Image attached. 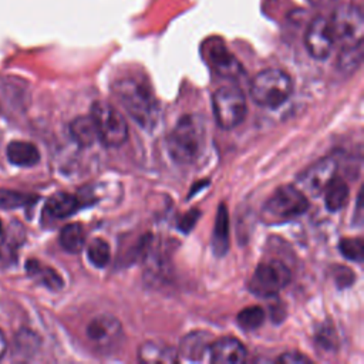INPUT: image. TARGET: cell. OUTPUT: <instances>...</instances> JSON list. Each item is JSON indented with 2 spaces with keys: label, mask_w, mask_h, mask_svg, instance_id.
Instances as JSON below:
<instances>
[{
  "label": "cell",
  "mask_w": 364,
  "mask_h": 364,
  "mask_svg": "<svg viewBox=\"0 0 364 364\" xmlns=\"http://www.w3.org/2000/svg\"><path fill=\"white\" fill-rule=\"evenodd\" d=\"M60 245L68 253H78L85 245V232L80 223H68L60 232Z\"/></svg>",
  "instance_id": "obj_22"
},
{
  "label": "cell",
  "mask_w": 364,
  "mask_h": 364,
  "mask_svg": "<svg viewBox=\"0 0 364 364\" xmlns=\"http://www.w3.org/2000/svg\"><path fill=\"white\" fill-rule=\"evenodd\" d=\"M26 267L27 273L43 286H47L48 289L53 290L63 287V279L60 277V274L54 269L41 264L38 260H28Z\"/></svg>",
  "instance_id": "obj_21"
},
{
  "label": "cell",
  "mask_w": 364,
  "mask_h": 364,
  "mask_svg": "<svg viewBox=\"0 0 364 364\" xmlns=\"http://www.w3.org/2000/svg\"><path fill=\"white\" fill-rule=\"evenodd\" d=\"M237 324L246 330V331H253L259 328L263 321H264V310L260 306H250L245 307L243 310L239 311L237 314Z\"/></svg>",
  "instance_id": "obj_24"
},
{
  "label": "cell",
  "mask_w": 364,
  "mask_h": 364,
  "mask_svg": "<svg viewBox=\"0 0 364 364\" xmlns=\"http://www.w3.org/2000/svg\"><path fill=\"white\" fill-rule=\"evenodd\" d=\"M304 44L309 54L316 60H326L330 55L334 38L327 18L318 16L311 20L306 30Z\"/></svg>",
  "instance_id": "obj_11"
},
{
  "label": "cell",
  "mask_w": 364,
  "mask_h": 364,
  "mask_svg": "<svg viewBox=\"0 0 364 364\" xmlns=\"http://www.w3.org/2000/svg\"><path fill=\"white\" fill-rule=\"evenodd\" d=\"M338 272H334L336 273V282L338 286H348L353 280H354V274L350 269L344 267V266H338L337 267Z\"/></svg>",
  "instance_id": "obj_30"
},
{
  "label": "cell",
  "mask_w": 364,
  "mask_h": 364,
  "mask_svg": "<svg viewBox=\"0 0 364 364\" xmlns=\"http://www.w3.org/2000/svg\"><path fill=\"white\" fill-rule=\"evenodd\" d=\"M1 232H3V225H1V220H0V235H1Z\"/></svg>",
  "instance_id": "obj_32"
},
{
  "label": "cell",
  "mask_w": 364,
  "mask_h": 364,
  "mask_svg": "<svg viewBox=\"0 0 364 364\" xmlns=\"http://www.w3.org/2000/svg\"><path fill=\"white\" fill-rule=\"evenodd\" d=\"M7 158L13 165L17 166H34L40 161V152L37 146L27 141H13L6 149Z\"/></svg>",
  "instance_id": "obj_15"
},
{
  "label": "cell",
  "mask_w": 364,
  "mask_h": 364,
  "mask_svg": "<svg viewBox=\"0 0 364 364\" xmlns=\"http://www.w3.org/2000/svg\"><path fill=\"white\" fill-rule=\"evenodd\" d=\"M337 172V161L334 158H323L306 168L299 176L296 186L311 196L323 193L326 186L333 181Z\"/></svg>",
  "instance_id": "obj_9"
},
{
  "label": "cell",
  "mask_w": 364,
  "mask_h": 364,
  "mask_svg": "<svg viewBox=\"0 0 364 364\" xmlns=\"http://www.w3.org/2000/svg\"><path fill=\"white\" fill-rule=\"evenodd\" d=\"M340 252L341 255L353 262L361 263L364 259V243L360 237H344L340 240Z\"/></svg>",
  "instance_id": "obj_26"
},
{
  "label": "cell",
  "mask_w": 364,
  "mask_h": 364,
  "mask_svg": "<svg viewBox=\"0 0 364 364\" xmlns=\"http://www.w3.org/2000/svg\"><path fill=\"white\" fill-rule=\"evenodd\" d=\"M212 336L206 331H192L181 340V348L178 355L188 361H200L205 358V354L209 353L212 344Z\"/></svg>",
  "instance_id": "obj_13"
},
{
  "label": "cell",
  "mask_w": 364,
  "mask_h": 364,
  "mask_svg": "<svg viewBox=\"0 0 364 364\" xmlns=\"http://www.w3.org/2000/svg\"><path fill=\"white\" fill-rule=\"evenodd\" d=\"M80 205L81 203L77 196L67 192H57L48 198L46 203V212L53 218L63 219L75 213Z\"/></svg>",
  "instance_id": "obj_18"
},
{
  "label": "cell",
  "mask_w": 364,
  "mask_h": 364,
  "mask_svg": "<svg viewBox=\"0 0 364 364\" xmlns=\"http://www.w3.org/2000/svg\"><path fill=\"white\" fill-rule=\"evenodd\" d=\"M112 94L128 115L144 129H152L159 117V105L148 85L135 78L114 82Z\"/></svg>",
  "instance_id": "obj_1"
},
{
  "label": "cell",
  "mask_w": 364,
  "mask_h": 364,
  "mask_svg": "<svg viewBox=\"0 0 364 364\" xmlns=\"http://www.w3.org/2000/svg\"><path fill=\"white\" fill-rule=\"evenodd\" d=\"M293 92V81L279 68H267L256 74L250 82V97L255 104L264 108L283 105Z\"/></svg>",
  "instance_id": "obj_3"
},
{
  "label": "cell",
  "mask_w": 364,
  "mask_h": 364,
  "mask_svg": "<svg viewBox=\"0 0 364 364\" xmlns=\"http://www.w3.org/2000/svg\"><path fill=\"white\" fill-rule=\"evenodd\" d=\"M334 44L340 48H348L363 44L364 38V16L358 6H340L328 20Z\"/></svg>",
  "instance_id": "obj_7"
},
{
  "label": "cell",
  "mask_w": 364,
  "mask_h": 364,
  "mask_svg": "<svg viewBox=\"0 0 364 364\" xmlns=\"http://www.w3.org/2000/svg\"><path fill=\"white\" fill-rule=\"evenodd\" d=\"M85 333L98 350H112L122 338V326L117 317L104 313L90 320Z\"/></svg>",
  "instance_id": "obj_10"
},
{
  "label": "cell",
  "mask_w": 364,
  "mask_h": 364,
  "mask_svg": "<svg viewBox=\"0 0 364 364\" xmlns=\"http://www.w3.org/2000/svg\"><path fill=\"white\" fill-rule=\"evenodd\" d=\"M87 255H88L90 262L95 267H105L111 259V247L107 240H104L101 237H95L88 245Z\"/></svg>",
  "instance_id": "obj_23"
},
{
  "label": "cell",
  "mask_w": 364,
  "mask_h": 364,
  "mask_svg": "<svg viewBox=\"0 0 364 364\" xmlns=\"http://www.w3.org/2000/svg\"><path fill=\"white\" fill-rule=\"evenodd\" d=\"M30 196L20 193V192H14V191H6V189H0V208H18V206H24L30 202Z\"/></svg>",
  "instance_id": "obj_27"
},
{
  "label": "cell",
  "mask_w": 364,
  "mask_h": 364,
  "mask_svg": "<svg viewBox=\"0 0 364 364\" xmlns=\"http://www.w3.org/2000/svg\"><path fill=\"white\" fill-rule=\"evenodd\" d=\"M6 347H7L6 337H4V334L0 331V360L3 358V355H4V353H6Z\"/></svg>",
  "instance_id": "obj_31"
},
{
  "label": "cell",
  "mask_w": 364,
  "mask_h": 364,
  "mask_svg": "<svg viewBox=\"0 0 364 364\" xmlns=\"http://www.w3.org/2000/svg\"><path fill=\"white\" fill-rule=\"evenodd\" d=\"M363 60V44L341 48L338 54V67L343 71H354Z\"/></svg>",
  "instance_id": "obj_25"
},
{
  "label": "cell",
  "mask_w": 364,
  "mask_h": 364,
  "mask_svg": "<svg viewBox=\"0 0 364 364\" xmlns=\"http://www.w3.org/2000/svg\"><path fill=\"white\" fill-rule=\"evenodd\" d=\"M279 363H283V364H307V363H311V360L306 355H303L299 351H287V353H283L279 358H277Z\"/></svg>",
  "instance_id": "obj_28"
},
{
  "label": "cell",
  "mask_w": 364,
  "mask_h": 364,
  "mask_svg": "<svg viewBox=\"0 0 364 364\" xmlns=\"http://www.w3.org/2000/svg\"><path fill=\"white\" fill-rule=\"evenodd\" d=\"M209 360L219 364H240L246 360L247 351L240 340L235 337H220L209 347Z\"/></svg>",
  "instance_id": "obj_12"
},
{
  "label": "cell",
  "mask_w": 364,
  "mask_h": 364,
  "mask_svg": "<svg viewBox=\"0 0 364 364\" xmlns=\"http://www.w3.org/2000/svg\"><path fill=\"white\" fill-rule=\"evenodd\" d=\"M212 247L216 256H223L229 249V213L225 203H220L216 212Z\"/></svg>",
  "instance_id": "obj_17"
},
{
  "label": "cell",
  "mask_w": 364,
  "mask_h": 364,
  "mask_svg": "<svg viewBox=\"0 0 364 364\" xmlns=\"http://www.w3.org/2000/svg\"><path fill=\"white\" fill-rule=\"evenodd\" d=\"M323 193H324L326 208L330 212H337V210L343 209L350 198L348 185L337 176L333 178V181L326 186Z\"/></svg>",
  "instance_id": "obj_19"
},
{
  "label": "cell",
  "mask_w": 364,
  "mask_h": 364,
  "mask_svg": "<svg viewBox=\"0 0 364 364\" xmlns=\"http://www.w3.org/2000/svg\"><path fill=\"white\" fill-rule=\"evenodd\" d=\"M291 280L290 269L279 262H262L249 280V290L259 297H270L283 290Z\"/></svg>",
  "instance_id": "obj_8"
},
{
  "label": "cell",
  "mask_w": 364,
  "mask_h": 364,
  "mask_svg": "<svg viewBox=\"0 0 364 364\" xmlns=\"http://www.w3.org/2000/svg\"><path fill=\"white\" fill-rule=\"evenodd\" d=\"M209 61L212 63L215 71L226 78H236L242 74V67L239 61L229 53V50L220 44L215 43L209 48Z\"/></svg>",
  "instance_id": "obj_14"
},
{
  "label": "cell",
  "mask_w": 364,
  "mask_h": 364,
  "mask_svg": "<svg viewBox=\"0 0 364 364\" xmlns=\"http://www.w3.org/2000/svg\"><path fill=\"white\" fill-rule=\"evenodd\" d=\"M70 134L71 138L82 148L92 145L98 139L94 121L90 115L77 117L75 119H73L70 124Z\"/></svg>",
  "instance_id": "obj_20"
},
{
  "label": "cell",
  "mask_w": 364,
  "mask_h": 364,
  "mask_svg": "<svg viewBox=\"0 0 364 364\" xmlns=\"http://www.w3.org/2000/svg\"><path fill=\"white\" fill-rule=\"evenodd\" d=\"M138 357L142 363H176L178 351L159 341H146L139 347Z\"/></svg>",
  "instance_id": "obj_16"
},
{
  "label": "cell",
  "mask_w": 364,
  "mask_h": 364,
  "mask_svg": "<svg viewBox=\"0 0 364 364\" xmlns=\"http://www.w3.org/2000/svg\"><path fill=\"white\" fill-rule=\"evenodd\" d=\"M90 117L94 121L98 139L109 148L121 146L128 138V124L124 115L105 101H95L91 105Z\"/></svg>",
  "instance_id": "obj_5"
},
{
  "label": "cell",
  "mask_w": 364,
  "mask_h": 364,
  "mask_svg": "<svg viewBox=\"0 0 364 364\" xmlns=\"http://www.w3.org/2000/svg\"><path fill=\"white\" fill-rule=\"evenodd\" d=\"M213 115L222 129H233L242 124L247 114L243 91L236 85H222L212 97Z\"/></svg>",
  "instance_id": "obj_6"
},
{
  "label": "cell",
  "mask_w": 364,
  "mask_h": 364,
  "mask_svg": "<svg viewBox=\"0 0 364 364\" xmlns=\"http://www.w3.org/2000/svg\"><path fill=\"white\" fill-rule=\"evenodd\" d=\"M309 209V200L297 186L283 185L266 200L262 218L266 223H283L299 218Z\"/></svg>",
  "instance_id": "obj_4"
},
{
  "label": "cell",
  "mask_w": 364,
  "mask_h": 364,
  "mask_svg": "<svg viewBox=\"0 0 364 364\" xmlns=\"http://www.w3.org/2000/svg\"><path fill=\"white\" fill-rule=\"evenodd\" d=\"M198 218H199V212H198V210H189L188 213H185V215L182 216V219H181L179 223H178V228H179L182 232H189V230L195 226Z\"/></svg>",
  "instance_id": "obj_29"
},
{
  "label": "cell",
  "mask_w": 364,
  "mask_h": 364,
  "mask_svg": "<svg viewBox=\"0 0 364 364\" xmlns=\"http://www.w3.org/2000/svg\"><path fill=\"white\" fill-rule=\"evenodd\" d=\"M169 155L179 164L192 162L203 145V125L195 115L178 119L166 139Z\"/></svg>",
  "instance_id": "obj_2"
}]
</instances>
